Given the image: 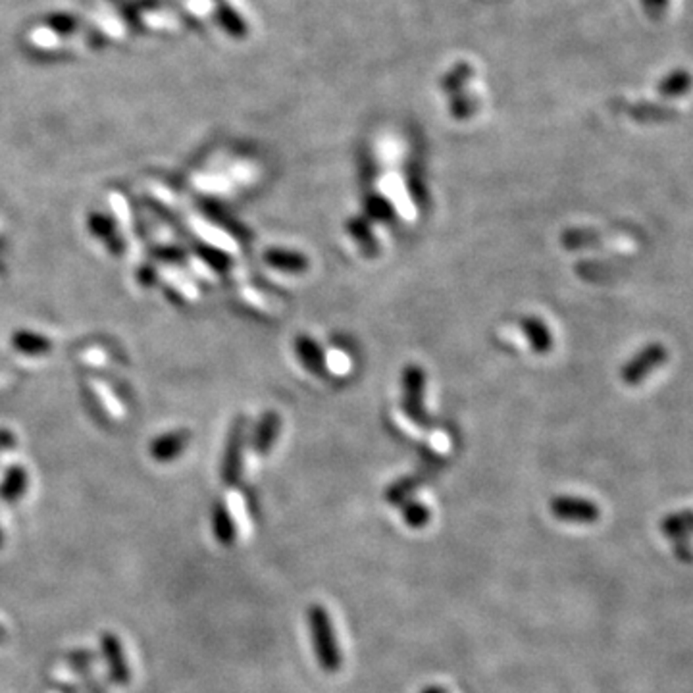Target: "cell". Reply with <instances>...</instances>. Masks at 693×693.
<instances>
[{
  "label": "cell",
  "instance_id": "52a82bcc",
  "mask_svg": "<svg viewBox=\"0 0 693 693\" xmlns=\"http://www.w3.org/2000/svg\"><path fill=\"white\" fill-rule=\"evenodd\" d=\"M296 357L304 365V368L314 376H326V357L316 341L308 335H299L295 339Z\"/></svg>",
  "mask_w": 693,
  "mask_h": 693
},
{
  "label": "cell",
  "instance_id": "ffe728a7",
  "mask_svg": "<svg viewBox=\"0 0 693 693\" xmlns=\"http://www.w3.org/2000/svg\"><path fill=\"white\" fill-rule=\"evenodd\" d=\"M95 661H96V655L89 651V649H77V651L65 655V663L75 670H83L87 666H91Z\"/></svg>",
  "mask_w": 693,
  "mask_h": 693
},
{
  "label": "cell",
  "instance_id": "4fadbf2b",
  "mask_svg": "<svg viewBox=\"0 0 693 693\" xmlns=\"http://www.w3.org/2000/svg\"><path fill=\"white\" fill-rule=\"evenodd\" d=\"M27 488V474L21 466H12L6 472V478L0 486V497L8 503L18 501L21 495L26 493Z\"/></svg>",
  "mask_w": 693,
  "mask_h": 693
},
{
  "label": "cell",
  "instance_id": "3957f363",
  "mask_svg": "<svg viewBox=\"0 0 693 693\" xmlns=\"http://www.w3.org/2000/svg\"><path fill=\"white\" fill-rule=\"evenodd\" d=\"M426 373L420 366L411 365L403 370V411L416 424L426 422L424 411Z\"/></svg>",
  "mask_w": 693,
  "mask_h": 693
},
{
  "label": "cell",
  "instance_id": "2e32d148",
  "mask_svg": "<svg viewBox=\"0 0 693 693\" xmlns=\"http://www.w3.org/2000/svg\"><path fill=\"white\" fill-rule=\"evenodd\" d=\"M14 347L19 349L21 353L41 355V353H47V350H50V341L41 337V335H35V334L19 332L14 335Z\"/></svg>",
  "mask_w": 693,
  "mask_h": 693
},
{
  "label": "cell",
  "instance_id": "603a6c76",
  "mask_svg": "<svg viewBox=\"0 0 693 693\" xmlns=\"http://www.w3.org/2000/svg\"><path fill=\"white\" fill-rule=\"evenodd\" d=\"M10 445H14V435L10 432H0V449H6Z\"/></svg>",
  "mask_w": 693,
  "mask_h": 693
},
{
  "label": "cell",
  "instance_id": "5bb4252c",
  "mask_svg": "<svg viewBox=\"0 0 693 693\" xmlns=\"http://www.w3.org/2000/svg\"><path fill=\"white\" fill-rule=\"evenodd\" d=\"M560 241H563V245L566 249L576 250V249H589L603 243V235L596 229H566Z\"/></svg>",
  "mask_w": 693,
  "mask_h": 693
},
{
  "label": "cell",
  "instance_id": "8992f818",
  "mask_svg": "<svg viewBox=\"0 0 693 693\" xmlns=\"http://www.w3.org/2000/svg\"><path fill=\"white\" fill-rule=\"evenodd\" d=\"M551 512L557 519L570 522H593L599 516L596 504L578 497H555L551 501Z\"/></svg>",
  "mask_w": 693,
  "mask_h": 693
},
{
  "label": "cell",
  "instance_id": "d4e9b609",
  "mask_svg": "<svg viewBox=\"0 0 693 693\" xmlns=\"http://www.w3.org/2000/svg\"><path fill=\"white\" fill-rule=\"evenodd\" d=\"M8 640V632L3 624H0V643H4Z\"/></svg>",
  "mask_w": 693,
  "mask_h": 693
},
{
  "label": "cell",
  "instance_id": "44dd1931",
  "mask_svg": "<svg viewBox=\"0 0 693 693\" xmlns=\"http://www.w3.org/2000/svg\"><path fill=\"white\" fill-rule=\"evenodd\" d=\"M89 226L96 235H101L106 241H110V243H114V226H112V222H110V219H106L101 214H95L89 219Z\"/></svg>",
  "mask_w": 693,
  "mask_h": 693
},
{
  "label": "cell",
  "instance_id": "7402d4cb",
  "mask_svg": "<svg viewBox=\"0 0 693 693\" xmlns=\"http://www.w3.org/2000/svg\"><path fill=\"white\" fill-rule=\"evenodd\" d=\"M203 257L208 260V264H212L216 270H226L229 266V258L224 255L222 250L203 249Z\"/></svg>",
  "mask_w": 693,
  "mask_h": 693
},
{
  "label": "cell",
  "instance_id": "9c48e42d",
  "mask_svg": "<svg viewBox=\"0 0 693 693\" xmlns=\"http://www.w3.org/2000/svg\"><path fill=\"white\" fill-rule=\"evenodd\" d=\"M522 332L526 334L535 353H547V350H551L553 337L542 318L526 316L522 320Z\"/></svg>",
  "mask_w": 693,
  "mask_h": 693
},
{
  "label": "cell",
  "instance_id": "6da1fadb",
  "mask_svg": "<svg viewBox=\"0 0 693 693\" xmlns=\"http://www.w3.org/2000/svg\"><path fill=\"white\" fill-rule=\"evenodd\" d=\"M308 624H311L318 665H320L326 673H337L343 657H341V649L335 640L332 620H329V612L322 604H312V607L308 609Z\"/></svg>",
  "mask_w": 693,
  "mask_h": 693
},
{
  "label": "cell",
  "instance_id": "7a4b0ae2",
  "mask_svg": "<svg viewBox=\"0 0 693 693\" xmlns=\"http://www.w3.org/2000/svg\"><path fill=\"white\" fill-rule=\"evenodd\" d=\"M668 360V349L661 343H649L642 350H637L635 357H632L628 362H626L622 368V381L628 385H637L642 383L645 378L651 376V373L663 366Z\"/></svg>",
  "mask_w": 693,
  "mask_h": 693
},
{
  "label": "cell",
  "instance_id": "5b68a950",
  "mask_svg": "<svg viewBox=\"0 0 693 693\" xmlns=\"http://www.w3.org/2000/svg\"><path fill=\"white\" fill-rule=\"evenodd\" d=\"M101 647H103V655L106 658L110 680L118 686H127L131 681V670L119 637L112 632H104L101 635Z\"/></svg>",
  "mask_w": 693,
  "mask_h": 693
},
{
  "label": "cell",
  "instance_id": "277c9868",
  "mask_svg": "<svg viewBox=\"0 0 693 693\" xmlns=\"http://www.w3.org/2000/svg\"><path fill=\"white\" fill-rule=\"evenodd\" d=\"M245 434H247V420L237 418L234 427H231L227 437V447L224 453L222 465V478L226 486H235L241 476V465H243V447H245Z\"/></svg>",
  "mask_w": 693,
  "mask_h": 693
},
{
  "label": "cell",
  "instance_id": "ac0fdd59",
  "mask_svg": "<svg viewBox=\"0 0 693 693\" xmlns=\"http://www.w3.org/2000/svg\"><path fill=\"white\" fill-rule=\"evenodd\" d=\"M366 214L372 219H378V222H391L395 216L393 206L383 196H370L366 201Z\"/></svg>",
  "mask_w": 693,
  "mask_h": 693
},
{
  "label": "cell",
  "instance_id": "7c38bea8",
  "mask_svg": "<svg viewBox=\"0 0 693 693\" xmlns=\"http://www.w3.org/2000/svg\"><path fill=\"white\" fill-rule=\"evenodd\" d=\"M187 442H189V434H187V432H175V434L162 435L160 439H157V442L152 443L150 455L157 460H160V462L172 460V458H175L181 453V450L187 445Z\"/></svg>",
  "mask_w": 693,
  "mask_h": 693
},
{
  "label": "cell",
  "instance_id": "8fae6325",
  "mask_svg": "<svg viewBox=\"0 0 693 693\" xmlns=\"http://www.w3.org/2000/svg\"><path fill=\"white\" fill-rule=\"evenodd\" d=\"M212 530H214V535H216V539H218L219 543H222V545H234L237 527H235L234 516H231V512L226 507L224 501H218L214 504Z\"/></svg>",
  "mask_w": 693,
  "mask_h": 693
},
{
  "label": "cell",
  "instance_id": "484cf974",
  "mask_svg": "<svg viewBox=\"0 0 693 693\" xmlns=\"http://www.w3.org/2000/svg\"><path fill=\"white\" fill-rule=\"evenodd\" d=\"M3 543H4V535H3V530H0V547H3Z\"/></svg>",
  "mask_w": 693,
  "mask_h": 693
},
{
  "label": "cell",
  "instance_id": "d6986e66",
  "mask_svg": "<svg viewBox=\"0 0 693 693\" xmlns=\"http://www.w3.org/2000/svg\"><path fill=\"white\" fill-rule=\"evenodd\" d=\"M418 481L416 478H401L399 481H395L393 486L388 489V501L393 503V504H403L406 501V497L418 488Z\"/></svg>",
  "mask_w": 693,
  "mask_h": 693
},
{
  "label": "cell",
  "instance_id": "ba28073f",
  "mask_svg": "<svg viewBox=\"0 0 693 693\" xmlns=\"http://www.w3.org/2000/svg\"><path fill=\"white\" fill-rule=\"evenodd\" d=\"M280 426H281V418L278 412L270 411L262 416V420H260V424L257 427V434H255V442H252L258 455L270 453V449L280 434Z\"/></svg>",
  "mask_w": 693,
  "mask_h": 693
},
{
  "label": "cell",
  "instance_id": "cb8c5ba5",
  "mask_svg": "<svg viewBox=\"0 0 693 693\" xmlns=\"http://www.w3.org/2000/svg\"><path fill=\"white\" fill-rule=\"evenodd\" d=\"M422 693H447L443 688H437V686H432V688H426Z\"/></svg>",
  "mask_w": 693,
  "mask_h": 693
},
{
  "label": "cell",
  "instance_id": "30bf717a",
  "mask_svg": "<svg viewBox=\"0 0 693 693\" xmlns=\"http://www.w3.org/2000/svg\"><path fill=\"white\" fill-rule=\"evenodd\" d=\"M264 260H266L268 266L289 273H299L308 268V260L301 255V252H295V250L270 249L264 252Z\"/></svg>",
  "mask_w": 693,
  "mask_h": 693
},
{
  "label": "cell",
  "instance_id": "e0dca14e",
  "mask_svg": "<svg viewBox=\"0 0 693 693\" xmlns=\"http://www.w3.org/2000/svg\"><path fill=\"white\" fill-rule=\"evenodd\" d=\"M403 516L406 524H409L411 527H424L427 522H430V511H427L422 503H409L404 501L403 504Z\"/></svg>",
  "mask_w": 693,
  "mask_h": 693
},
{
  "label": "cell",
  "instance_id": "9a60e30c",
  "mask_svg": "<svg viewBox=\"0 0 693 693\" xmlns=\"http://www.w3.org/2000/svg\"><path fill=\"white\" fill-rule=\"evenodd\" d=\"M349 234L353 235V239L357 241V243L362 247V250L366 252V255H376V239H373V234L370 229V224L368 219L365 218H355L349 222Z\"/></svg>",
  "mask_w": 693,
  "mask_h": 693
}]
</instances>
